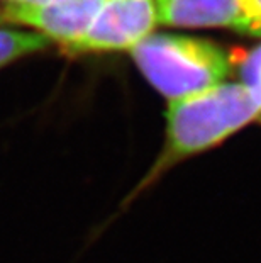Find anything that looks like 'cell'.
Wrapping results in <instances>:
<instances>
[{"label": "cell", "mask_w": 261, "mask_h": 263, "mask_svg": "<svg viewBox=\"0 0 261 263\" xmlns=\"http://www.w3.org/2000/svg\"><path fill=\"white\" fill-rule=\"evenodd\" d=\"M51 41L34 31L0 29V68L29 54L44 51Z\"/></svg>", "instance_id": "6"}, {"label": "cell", "mask_w": 261, "mask_h": 263, "mask_svg": "<svg viewBox=\"0 0 261 263\" xmlns=\"http://www.w3.org/2000/svg\"><path fill=\"white\" fill-rule=\"evenodd\" d=\"M158 24L154 0H104L92 26L70 53L131 49Z\"/></svg>", "instance_id": "3"}, {"label": "cell", "mask_w": 261, "mask_h": 263, "mask_svg": "<svg viewBox=\"0 0 261 263\" xmlns=\"http://www.w3.org/2000/svg\"><path fill=\"white\" fill-rule=\"evenodd\" d=\"M5 5H39L46 4L49 0H4Z\"/></svg>", "instance_id": "9"}, {"label": "cell", "mask_w": 261, "mask_h": 263, "mask_svg": "<svg viewBox=\"0 0 261 263\" xmlns=\"http://www.w3.org/2000/svg\"><path fill=\"white\" fill-rule=\"evenodd\" d=\"M237 32L261 37V0H243V10Z\"/></svg>", "instance_id": "8"}, {"label": "cell", "mask_w": 261, "mask_h": 263, "mask_svg": "<svg viewBox=\"0 0 261 263\" xmlns=\"http://www.w3.org/2000/svg\"><path fill=\"white\" fill-rule=\"evenodd\" d=\"M259 119H261V116H259Z\"/></svg>", "instance_id": "11"}, {"label": "cell", "mask_w": 261, "mask_h": 263, "mask_svg": "<svg viewBox=\"0 0 261 263\" xmlns=\"http://www.w3.org/2000/svg\"><path fill=\"white\" fill-rule=\"evenodd\" d=\"M241 83L251 90L254 99L261 105V46L254 48V51L249 53L244 60L241 66Z\"/></svg>", "instance_id": "7"}, {"label": "cell", "mask_w": 261, "mask_h": 263, "mask_svg": "<svg viewBox=\"0 0 261 263\" xmlns=\"http://www.w3.org/2000/svg\"><path fill=\"white\" fill-rule=\"evenodd\" d=\"M0 19H2V12H0Z\"/></svg>", "instance_id": "10"}, {"label": "cell", "mask_w": 261, "mask_h": 263, "mask_svg": "<svg viewBox=\"0 0 261 263\" xmlns=\"http://www.w3.org/2000/svg\"><path fill=\"white\" fill-rule=\"evenodd\" d=\"M104 0H49L39 5H5L2 19L31 27L70 51L85 36Z\"/></svg>", "instance_id": "4"}, {"label": "cell", "mask_w": 261, "mask_h": 263, "mask_svg": "<svg viewBox=\"0 0 261 263\" xmlns=\"http://www.w3.org/2000/svg\"><path fill=\"white\" fill-rule=\"evenodd\" d=\"M158 24L171 27H227L239 24L243 0H154Z\"/></svg>", "instance_id": "5"}, {"label": "cell", "mask_w": 261, "mask_h": 263, "mask_svg": "<svg viewBox=\"0 0 261 263\" xmlns=\"http://www.w3.org/2000/svg\"><path fill=\"white\" fill-rule=\"evenodd\" d=\"M131 54L146 80L168 102L212 88L231 73L229 54L200 37L149 34Z\"/></svg>", "instance_id": "2"}, {"label": "cell", "mask_w": 261, "mask_h": 263, "mask_svg": "<svg viewBox=\"0 0 261 263\" xmlns=\"http://www.w3.org/2000/svg\"><path fill=\"white\" fill-rule=\"evenodd\" d=\"M261 116V105L241 82H222L190 97L168 102L166 139L154 172L217 146Z\"/></svg>", "instance_id": "1"}]
</instances>
